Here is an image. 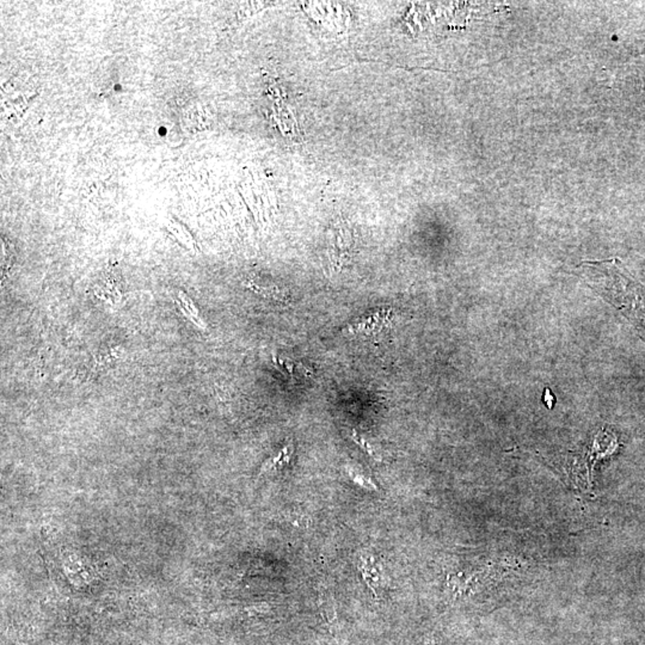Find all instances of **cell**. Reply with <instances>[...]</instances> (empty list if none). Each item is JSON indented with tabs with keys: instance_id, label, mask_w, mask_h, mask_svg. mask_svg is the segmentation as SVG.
I'll return each instance as SVG.
<instances>
[{
	"instance_id": "cell-3",
	"label": "cell",
	"mask_w": 645,
	"mask_h": 645,
	"mask_svg": "<svg viewBox=\"0 0 645 645\" xmlns=\"http://www.w3.org/2000/svg\"><path fill=\"white\" fill-rule=\"evenodd\" d=\"M176 305L179 306V311L182 312L183 316L186 317L191 324L195 325L196 328H199L203 331L207 330V323L203 319L197 306H196L195 303L191 299L190 296L182 292V291H179L177 293Z\"/></svg>"
},
{
	"instance_id": "cell-4",
	"label": "cell",
	"mask_w": 645,
	"mask_h": 645,
	"mask_svg": "<svg viewBox=\"0 0 645 645\" xmlns=\"http://www.w3.org/2000/svg\"><path fill=\"white\" fill-rule=\"evenodd\" d=\"M294 450H296L294 443H289L287 445H284L275 455L270 457V458L263 464V466L261 469V475H263V473H272V472H276V471L284 470V467L289 466L291 462H292Z\"/></svg>"
},
{
	"instance_id": "cell-7",
	"label": "cell",
	"mask_w": 645,
	"mask_h": 645,
	"mask_svg": "<svg viewBox=\"0 0 645 645\" xmlns=\"http://www.w3.org/2000/svg\"><path fill=\"white\" fill-rule=\"evenodd\" d=\"M276 362L284 367V370L287 373L291 374L292 377L294 375H298V374H303L304 377H310L312 375V370H310L309 367L303 365V363H299V362L294 361L292 359H289L287 356H280L276 357Z\"/></svg>"
},
{
	"instance_id": "cell-6",
	"label": "cell",
	"mask_w": 645,
	"mask_h": 645,
	"mask_svg": "<svg viewBox=\"0 0 645 645\" xmlns=\"http://www.w3.org/2000/svg\"><path fill=\"white\" fill-rule=\"evenodd\" d=\"M245 287L251 289L252 292L256 294L264 296V298H270L275 300L284 301L286 299V293L282 289L276 287V286H262V284H256V282H247Z\"/></svg>"
},
{
	"instance_id": "cell-1",
	"label": "cell",
	"mask_w": 645,
	"mask_h": 645,
	"mask_svg": "<svg viewBox=\"0 0 645 645\" xmlns=\"http://www.w3.org/2000/svg\"><path fill=\"white\" fill-rule=\"evenodd\" d=\"M394 321V310H377L348 325L343 333L349 336H377L390 330Z\"/></svg>"
},
{
	"instance_id": "cell-5",
	"label": "cell",
	"mask_w": 645,
	"mask_h": 645,
	"mask_svg": "<svg viewBox=\"0 0 645 645\" xmlns=\"http://www.w3.org/2000/svg\"><path fill=\"white\" fill-rule=\"evenodd\" d=\"M345 473L354 484H356L357 487L368 491H377V483L374 482L373 479L363 473L361 470L356 469V467L347 465L345 467Z\"/></svg>"
},
{
	"instance_id": "cell-2",
	"label": "cell",
	"mask_w": 645,
	"mask_h": 645,
	"mask_svg": "<svg viewBox=\"0 0 645 645\" xmlns=\"http://www.w3.org/2000/svg\"><path fill=\"white\" fill-rule=\"evenodd\" d=\"M357 567L361 572L366 585H368V588L370 589V592L377 594V590L382 588V583H384L382 563L372 553L365 552L359 556Z\"/></svg>"
},
{
	"instance_id": "cell-8",
	"label": "cell",
	"mask_w": 645,
	"mask_h": 645,
	"mask_svg": "<svg viewBox=\"0 0 645 645\" xmlns=\"http://www.w3.org/2000/svg\"><path fill=\"white\" fill-rule=\"evenodd\" d=\"M352 438H353L354 443H356L357 446L360 447L365 453L370 455V458H373L377 462H382V455L380 453V450L368 438H365L362 434H359L356 430H353Z\"/></svg>"
}]
</instances>
